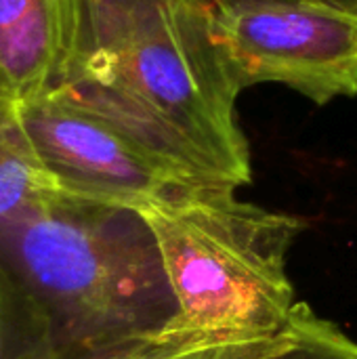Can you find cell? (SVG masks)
Wrapping results in <instances>:
<instances>
[{"label": "cell", "instance_id": "obj_1", "mask_svg": "<svg viewBox=\"0 0 357 359\" xmlns=\"http://www.w3.org/2000/svg\"><path fill=\"white\" fill-rule=\"evenodd\" d=\"M194 185L252 181L242 93L215 34V0H72L46 90Z\"/></svg>", "mask_w": 357, "mask_h": 359}, {"label": "cell", "instance_id": "obj_2", "mask_svg": "<svg viewBox=\"0 0 357 359\" xmlns=\"http://www.w3.org/2000/svg\"><path fill=\"white\" fill-rule=\"evenodd\" d=\"M0 265L36 301L59 359H137L187 343L173 337L175 297L137 208L61 191L0 238Z\"/></svg>", "mask_w": 357, "mask_h": 359}, {"label": "cell", "instance_id": "obj_3", "mask_svg": "<svg viewBox=\"0 0 357 359\" xmlns=\"http://www.w3.org/2000/svg\"><path fill=\"white\" fill-rule=\"evenodd\" d=\"M177 305L173 337L215 347H271L290 337L301 301L288 252L305 221L191 185L143 210Z\"/></svg>", "mask_w": 357, "mask_h": 359}, {"label": "cell", "instance_id": "obj_4", "mask_svg": "<svg viewBox=\"0 0 357 359\" xmlns=\"http://www.w3.org/2000/svg\"><path fill=\"white\" fill-rule=\"evenodd\" d=\"M215 34L242 90L274 82L316 105L357 95V0H219Z\"/></svg>", "mask_w": 357, "mask_h": 359}, {"label": "cell", "instance_id": "obj_5", "mask_svg": "<svg viewBox=\"0 0 357 359\" xmlns=\"http://www.w3.org/2000/svg\"><path fill=\"white\" fill-rule=\"evenodd\" d=\"M17 109L36 154L65 194L143 212L194 185L53 93L17 103Z\"/></svg>", "mask_w": 357, "mask_h": 359}, {"label": "cell", "instance_id": "obj_6", "mask_svg": "<svg viewBox=\"0 0 357 359\" xmlns=\"http://www.w3.org/2000/svg\"><path fill=\"white\" fill-rule=\"evenodd\" d=\"M72 0H0V103L46 93L59 72Z\"/></svg>", "mask_w": 357, "mask_h": 359}, {"label": "cell", "instance_id": "obj_7", "mask_svg": "<svg viewBox=\"0 0 357 359\" xmlns=\"http://www.w3.org/2000/svg\"><path fill=\"white\" fill-rule=\"evenodd\" d=\"M59 194L17 105L0 103V238L42 212Z\"/></svg>", "mask_w": 357, "mask_h": 359}, {"label": "cell", "instance_id": "obj_8", "mask_svg": "<svg viewBox=\"0 0 357 359\" xmlns=\"http://www.w3.org/2000/svg\"><path fill=\"white\" fill-rule=\"evenodd\" d=\"M0 359H59L36 301L0 265Z\"/></svg>", "mask_w": 357, "mask_h": 359}, {"label": "cell", "instance_id": "obj_9", "mask_svg": "<svg viewBox=\"0 0 357 359\" xmlns=\"http://www.w3.org/2000/svg\"><path fill=\"white\" fill-rule=\"evenodd\" d=\"M257 359H357V341L301 303L290 339Z\"/></svg>", "mask_w": 357, "mask_h": 359}, {"label": "cell", "instance_id": "obj_10", "mask_svg": "<svg viewBox=\"0 0 357 359\" xmlns=\"http://www.w3.org/2000/svg\"><path fill=\"white\" fill-rule=\"evenodd\" d=\"M297 326V324H295ZM295 332V330H292ZM290 339V337H288ZM286 339V341H288ZM282 341V343H286ZM282 343L271 347H213V345H175L151 359H257L274 349H278Z\"/></svg>", "mask_w": 357, "mask_h": 359}, {"label": "cell", "instance_id": "obj_11", "mask_svg": "<svg viewBox=\"0 0 357 359\" xmlns=\"http://www.w3.org/2000/svg\"><path fill=\"white\" fill-rule=\"evenodd\" d=\"M175 345H196V343H173V345H166V347H162V349H158V351H154V353H147V355L137 359H151L154 355H158V353H162V351H166V349H170V347H175Z\"/></svg>", "mask_w": 357, "mask_h": 359}, {"label": "cell", "instance_id": "obj_12", "mask_svg": "<svg viewBox=\"0 0 357 359\" xmlns=\"http://www.w3.org/2000/svg\"><path fill=\"white\" fill-rule=\"evenodd\" d=\"M215 2H219V0H215Z\"/></svg>", "mask_w": 357, "mask_h": 359}]
</instances>
